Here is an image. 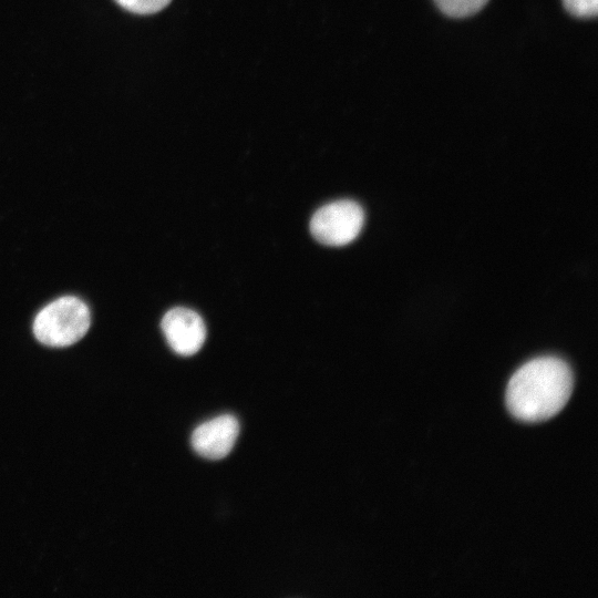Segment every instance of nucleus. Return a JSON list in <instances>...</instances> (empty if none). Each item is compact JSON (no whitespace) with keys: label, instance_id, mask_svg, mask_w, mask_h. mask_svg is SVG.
<instances>
[{"label":"nucleus","instance_id":"nucleus-1","mask_svg":"<svg viewBox=\"0 0 598 598\" xmlns=\"http://www.w3.org/2000/svg\"><path fill=\"white\" fill-rule=\"evenodd\" d=\"M573 384V371L564 360L536 358L512 375L506 389V405L518 420L545 421L566 405Z\"/></svg>","mask_w":598,"mask_h":598},{"label":"nucleus","instance_id":"nucleus-2","mask_svg":"<svg viewBox=\"0 0 598 598\" xmlns=\"http://www.w3.org/2000/svg\"><path fill=\"white\" fill-rule=\"evenodd\" d=\"M91 316L87 306L75 297H62L45 306L35 317L33 332L43 344L71 346L87 332Z\"/></svg>","mask_w":598,"mask_h":598},{"label":"nucleus","instance_id":"nucleus-3","mask_svg":"<svg viewBox=\"0 0 598 598\" xmlns=\"http://www.w3.org/2000/svg\"><path fill=\"white\" fill-rule=\"evenodd\" d=\"M364 223L362 207L350 199H341L320 207L310 220L315 239L328 246H343L353 241Z\"/></svg>","mask_w":598,"mask_h":598},{"label":"nucleus","instance_id":"nucleus-4","mask_svg":"<svg viewBox=\"0 0 598 598\" xmlns=\"http://www.w3.org/2000/svg\"><path fill=\"white\" fill-rule=\"evenodd\" d=\"M162 330L169 347L185 357L198 352L206 339V328L200 316L183 307L173 308L165 313Z\"/></svg>","mask_w":598,"mask_h":598},{"label":"nucleus","instance_id":"nucleus-5","mask_svg":"<svg viewBox=\"0 0 598 598\" xmlns=\"http://www.w3.org/2000/svg\"><path fill=\"white\" fill-rule=\"evenodd\" d=\"M239 433L234 415L224 414L198 425L192 434V445L197 454L209 460H220L233 450Z\"/></svg>","mask_w":598,"mask_h":598},{"label":"nucleus","instance_id":"nucleus-6","mask_svg":"<svg viewBox=\"0 0 598 598\" xmlns=\"http://www.w3.org/2000/svg\"><path fill=\"white\" fill-rule=\"evenodd\" d=\"M440 10L452 18H464L478 12L488 0H434Z\"/></svg>","mask_w":598,"mask_h":598},{"label":"nucleus","instance_id":"nucleus-7","mask_svg":"<svg viewBox=\"0 0 598 598\" xmlns=\"http://www.w3.org/2000/svg\"><path fill=\"white\" fill-rule=\"evenodd\" d=\"M123 9L137 14H152L163 10L172 0H114Z\"/></svg>","mask_w":598,"mask_h":598},{"label":"nucleus","instance_id":"nucleus-8","mask_svg":"<svg viewBox=\"0 0 598 598\" xmlns=\"http://www.w3.org/2000/svg\"><path fill=\"white\" fill-rule=\"evenodd\" d=\"M566 10L579 18H591L597 14L598 0H563Z\"/></svg>","mask_w":598,"mask_h":598}]
</instances>
